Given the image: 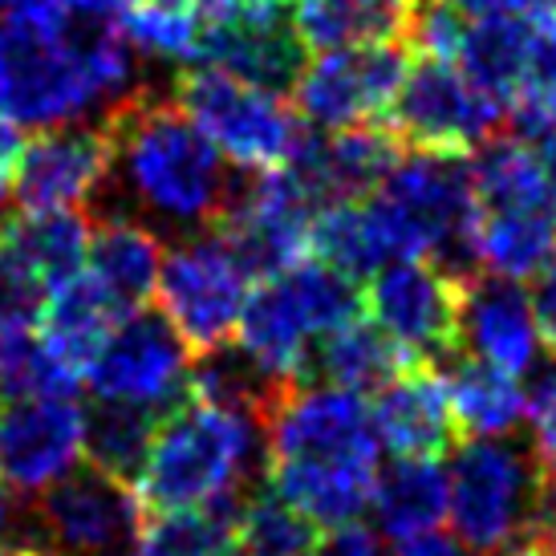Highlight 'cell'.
I'll return each mask as SVG.
<instances>
[{
  "label": "cell",
  "mask_w": 556,
  "mask_h": 556,
  "mask_svg": "<svg viewBox=\"0 0 556 556\" xmlns=\"http://www.w3.org/2000/svg\"><path fill=\"white\" fill-rule=\"evenodd\" d=\"M532 41H536V25L525 16H479V21H467L455 65L464 70L476 90H483L508 114L525 86Z\"/></svg>",
  "instance_id": "4316f807"
},
{
  "label": "cell",
  "mask_w": 556,
  "mask_h": 556,
  "mask_svg": "<svg viewBox=\"0 0 556 556\" xmlns=\"http://www.w3.org/2000/svg\"><path fill=\"white\" fill-rule=\"evenodd\" d=\"M504 110L476 90L455 62L418 58L390 106L387 126L418 155H471L500 130Z\"/></svg>",
  "instance_id": "8fae6325"
},
{
  "label": "cell",
  "mask_w": 556,
  "mask_h": 556,
  "mask_svg": "<svg viewBox=\"0 0 556 556\" xmlns=\"http://www.w3.org/2000/svg\"><path fill=\"white\" fill-rule=\"evenodd\" d=\"M410 362H418V357L406 354L399 341L382 333L374 321L357 317V321L341 325V329L313 341L301 382H325V387L354 390V394H378Z\"/></svg>",
  "instance_id": "d4e9b609"
},
{
  "label": "cell",
  "mask_w": 556,
  "mask_h": 556,
  "mask_svg": "<svg viewBox=\"0 0 556 556\" xmlns=\"http://www.w3.org/2000/svg\"><path fill=\"white\" fill-rule=\"evenodd\" d=\"M528 309H532V321H536V338H541V345L556 357V256L544 264L536 277H532V289H528Z\"/></svg>",
  "instance_id": "74e56055"
},
{
  "label": "cell",
  "mask_w": 556,
  "mask_h": 556,
  "mask_svg": "<svg viewBox=\"0 0 556 556\" xmlns=\"http://www.w3.org/2000/svg\"><path fill=\"white\" fill-rule=\"evenodd\" d=\"M93 556H139L130 544H118V548H106V553H93Z\"/></svg>",
  "instance_id": "c3c4849f"
},
{
  "label": "cell",
  "mask_w": 556,
  "mask_h": 556,
  "mask_svg": "<svg viewBox=\"0 0 556 556\" xmlns=\"http://www.w3.org/2000/svg\"><path fill=\"white\" fill-rule=\"evenodd\" d=\"M536 321L528 309L520 280L479 273L464 289V350L508 374H528L536 366Z\"/></svg>",
  "instance_id": "44dd1931"
},
{
  "label": "cell",
  "mask_w": 556,
  "mask_h": 556,
  "mask_svg": "<svg viewBox=\"0 0 556 556\" xmlns=\"http://www.w3.org/2000/svg\"><path fill=\"white\" fill-rule=\"evenodd\" d=\"M374 525L390 541H415L439 528L447 516V471L439 459H406L394 455L378 467L370 492Z\"/></svg>",
  "instance_id": "484cf974"
},
{
  "label": "cell",
  "mask_w": 556,
  "mask_h": 556,
  "mask_svg": "<svg viewBox=\"0 0 556 556\" xmlns=\"http://www.w3.org/2000/svg\"><path fill=\"white\" fill-rule=\"evenodd\" d=\"M86 410L78 399H21L0 410V483L13 495H41L81 464Z\"/></svg>",
  "instance_id": "ac0fdd59"
},
{
  "label": "cell",
  "mask_w": 556,
  "mask_h": 556,
  "mask_svg": "<svg viewBox=\"0 0 556 556\" xmlns=\"http://www.w3.org/2000/svg\"><path fill=\"white\" fill-rule=\"evenodd\" d=\"M163 252H167V244H163V236H159L151 224H142V219L130 216V212H106L90 232L86 273H90L126 313H139V309H147V301L155 296Z\"/></svg>",
  "instance_id": "7402d4cb"
},
{
  "label": "cell",
  "mask_w": 556,
  "mask_h": 556,
  "mask_svg": "<svg viewBox=\"0 0 556 556\" xmlns=\"http://www.w3.org/2000/svg\"><path fill=\"white\" fill-rule=\"evenodd\" d=\"M65 9H74V13H90V16H118L126 13L130 4H139V0H58Z\"/></svg>",
  "instance_id": "7bdbcfd3"
},
{
  "label": "cell",
  "mask_w": 556,
  "mask_h": 556,
  "mask_svg": "<svg viewBox=\"0 0 556 556\" xmlns=\"http://www.w3.org/2000/svg\"><path fill=\"white\" fill-rule=\"evenodd\" d=\"M500 556H556L553 544L544 541V536H525V541H516L511 548H504Z\"/></svg>",
  "instance_id": "ee69618b"
},
{
  "label": "cell",
  "mask_w": 556,
  "mask_h": 556,
  "mask_svg": "<svg viewBox=\"0 0 556 556\" xmlns=\"http://www.w3.org/2000/svg\"><path fill=\"white\" fill-rule=\"evenodd\" d=\"M139 90L118 16L25 0L0 13V114L25 130L81 123Z\"/></svg>",
  "instance_id": "6da1fadb"
},
{
  "label": "cell",
  "mask_w": 556,
  "mask_h": 556,
  "mask_svg": "<svg viewBox=\"0 0 556 556\" xmlns=\"http://www.w3.org/2000/svg\"><path fill=\"white\" fill-rule=\"evenodd\" d=\"M110 191L106 126H49L21 142L13 170V200L21 212H86Z\"/></svg>",
  "instance_id": "2e32d148"
},
{
  "label": "cell",
  "mask_w": 556,
  "mask_h": 556,
  "mask_svg": "<svg viewBox=\"0 0 556 556\" xmlns=\"http://www.w3.org/2000/svg\"><path fill=\"white\" fill-rule=\"evenodd\" d=\"M511 135L536 142L556 130V25H536L525 86L508 106Z\"/></svg>",
  "instance_id": "e575fe53"
},
{
  "label": "cell",
  "mask_w": 556,
  "mask_h": 556,
  "mask_svg": "<svg viewBox=\"0 0 556 556\" xmlns=\"http://www.w3.org/2000/svg\"><path fill=\"white\" fill-rule=\"evenodd\" d=\"M427 0H296V33L309 49L406 46Z\"/></svg>",
  "instance_id": "603a6c76"
},
{
  "label": "cell",
  "mask_w": 556,
  "mask_h": 556,
  "mask_svg": "<svg viewBox=\"0 0 556 556\" xmlns=\"http://www.w3.org/2000/svg\"><path fill=\"white\" fill-rule=\"evenodd\" d=\"M309 556H382V544H378L374 528H366L357 520V525L329 528L325 536H317Z\"/></svg>",
  "instance_id": "f35d334b"
},
{
  "label": "cell",
  "mask_w": 556,
  "mask_h": 556,
  "mask_svg": "<svg viewBox=\"0 0 556 556\" xmlns=\"http://www.w3.org/2000/svg\"><path fill=\"white\" fill-rule=\"evenodd\" d=\"M0 556H53L49 548L41 544H29V541H16V536H4L0 541Z\"/></svg>",
  "instance_id": "f6af8a7d"
},
{
  "label": "cell",
  "mask_w": 556,
  "mask_h": 556,
  "mask_svg": "<svg viewBox=\"0 0 556 556\" xmlns=\"http://www.w3.org/2000/svg\"><path fill=\"white\" fill-rule=\"evenodd\" d=\"M123 317V305L90 273H81V277L65 280L62 289H53L46 296V309H41L37 325H41V341L49 345V354L58 357L70 374L86 378L90 362L102 354V345L110 341V333L118 329Z\"/></svg>",
  "instance_id": "cb8c5ba5"
},
{
  "label": "cell",
  "mask_w": 556,
  "mask_h": 556,
  "mask_svg": "<svg viewBox=\"0 0 556 556\" xmlns=\"http://www.w3.org/2000/svg\"><path fill=\"white\" fill-rule=\"evenodd\" d=\"M0 406H4V399H0Z\"/></svg>",
  "instance_id": "f5cc1de1"
},
{
  "label": "cell",
  "mask_w": 556,
  "mask_h": 556,
  "mask_svg": "<svg viewBox=\"0 0 556 556\" xmlns=\"http://www.w3.org/2000/svg\"><path fill=\"white\" fill-rule=\"evenodd\" d=\"M305 41L277 0H200L191 65H212L261 90H293L305 70Z\"/></svg>",
  "instance_id": "9c48e42d"
},
{
  "label": "cell",
  "mask_w": 556,
  "mask_h": 556,
  "mask_svg": "<svg viewBox=\"0 0 556 556\" xmlns=\"http://www.w3.org/2000/svg\"><path fill=\"white\" fill-rule=\"evenodd\" d=\"M16 4H25V0H0V13H9V9H16Z\"/></svg>",
  "instance_id": "681fc988"
},
{
  "label": "cell",
  "mask_w": 556,
  "mask_h": 556,
  "mask_svg": "<svg viewBox=\"0 0 556 556\" xmlns=\"http://www.w3.org/2000/svg\"><path fill=\"white\" fill-rule=\"evenodd\" d=\"M159 431V415L139 410V406H123V402H98L86 415V443H81V459L110 479H118L126 488H135L147 467L151 443Z\"/></svg>",
  "instance_id": "4dcf8cb0"
},
{
  "label": "cell",
  "mask_w": 556,
  "mask_h": 556,
  "mask_svg": "<svg viewBox=\"0 0 556 556\" xmlns=\"http://www.w3.org/2000/svg\"><path fill=\"white\" fill-rule=\"evenodd\" d=\"M90 232L93 224L86 212H33V216L21 212L0 224V236L13 244L33 277L46 285V293L86 273Z\"/></svg>",
  "instance_id": "83f0119b"
},
{
  "label": "cell",
  "mask_w": 556,
  "mask_h": 556,
  "mask_svg": "<svg viewBox=\"0 0 556 556\" xmlns=\"http://www.w3.org/2000/svg\"><path fill=\"white\" fill-rule=\"evenodd\" d=\"M268 483V431L256 415L191 394L159 418L135 492L142 511L216 508L240 516L244 500Z\"/></svg>",
  "instance_id": "277c9868"
},
{
  "label": "cell",
  "mask_w": 556,
  "mask_h": 556,
  "mask_svg": "<svg viewBox=\"0 0 556 556\" xmlns=\"http://www.w3.org/2000/svg\"><path fill=\"white\" fill-rule=\"evenodd\" d=\"M406 70H410L406 46L325 49L317 62H305L293 86L296 118L313 130L387 123Z\"/></svg>",
  "instance_id": "4fadbf2b"
},
{
  "label": "cell",
  "mask_w": 556,
  "mask_h": 556,
  "mask_svg": "<svg viewBox=\"0 0 556 556\" xmlns=\"http://www.w3.org/2000/svg\"><path fill=\"white\" fill-rule=\"evenodd\" d=\"M528 415H532V447L541 455L544 471L556 479V366L536 378L528 394Z\"/></svg>",
  "instance_id": "8d00e7d4"
},
{
  "label": "cell",
  "mask_w": 556,
  "mask_h": 556,
  "mask_svg": "<svg viewBox=\"0 0 556 556\" xmlns=\"http://www.w3.org/2000/svg\"><path fill=\"white\" fill-rule=\"evenodd\" d=\"M236 541L256 556H309L317 544V525L264 483L261 492L248 495L236 516Z\"/></svg>",
  "instance_id": "836d02e7"
},
{
  "label": "cell",
  "mask_w": 556,
  "mask_h": 556,
  "mask_svg": "<svg viewBox=\"0 0 556 556\" xmlns=\"http://www.w3.org/2000/svg\"><path fill=\"white\" fill-rule=\"evenodd\" d=\"M374 434L390 455L443 459L459 447V422L451 410L447 378L431 362H410L370 402Z\"/></svg>",
  "instance_id": "d6986e66"
},
{
  "label": "cell",
  "mask_w": 556,
  "mask_h": 556,
  "mask_svg": "<svg viewBox=\"0 0 556 556\" xmlns=\"http://www.w3.org/2000/svg\"><path fill=\"white\" fill-rule=\"evenodd\" d=\"M151 4H163V9H195L200 0H151Z\"/></svg>",
  "instance_id": "7dc6e473"
},
{
  "label": "cell",
  "mask_w": 556,
  "mask_h": 556,
  "mask_svg": "<svg viewBox=\"0 0 556 556\" xmlns=\"http://www.w3.org/2000/svg\"><path fill=\"white\" fill-rule=\"evenodd\" d=\"M447 394L459 434H471V439L516 434L520 418L528 415V394L520 378L483 357L459 354V362L447 374Z\"/></svg>",
  "instance_id": "f546056e"
},
{
  "label": "cell",
  "mask_w": 556,
  "mask_h": 556,
  "mask_svg": "<svg viewBox=\"0 0 556 556\" xmlns=\"http://www.w3.org/2000/svg\"><path fill=\"white\" fill-rule=\"evenodd\" d=\"M33 520L58 556H93L130 544L142 528V500L106 471L81 459L33 504Z\"/></svg>",
  "instance_id": "9a60e30c"
},
{
  "label": "cell",
  "mask_w": 556,
  "mask_h": 556,
  "mask_svg": "<svg viewBox=\"0 0 556 556\" xmlns=\"http://www.w3.org/2000/svg\"><path fill=\"white\" fill-rule=\"evenodd\" d=\"M16 155H21V135H16V126L0 114V224H4V203L13 200Z\"/></svg>",
  "instance_id": "ab89813d"
},
{
  "label": "cell",
  "mask_w": 556,
  "mask_h": 556,
  "mask_svg": "<svg viewBox=\"0 0 556 556\" xmlns=\"http://www.w3.org/2000/svg\"><path fill=\"white\" fill-rule=\"evenodd\" d=\"M0 399H78V374L49 354L33 325H9L0 329Z\"/></svg>",
  "instance_id": "1f68e13d"
},
{
  "label": "cell",
  "mask_w": 556,
  "mask_h": 556,
  "mask_svg": "<svg viewBox=\"0 0 556 556\" xmlns=\"http://www.w3.org/2000/svg\"><path fill=\"white\" fill-rule=\"evenodd\" d=\"M370 200L382 212L394 261L427 256L459 280L483 273L476 256V191L464 155H402Z\"/></svg>",
  "instance_id": "8992f818"
},
{
  "label": "cell",
  "mask_w": 556,
  "mask_h": 556,
  "mask_svg": "<svg viewBox=\"0 0 556 556\" xmlns=\"http://www.w3.org/2000/svg\"><path fill=\"white\" fill-rule=\"evenodd\" d=\"M170 98L212 139L219 155L252 175L285 167L305 135V123L280 93L261 90L212 65L179 70L170 81Z\"/></svg>",
  "instance_id": "52a82bcc"
},
{
  "label": "cell",
  "mask_w": 556,
  "mask_h": 556,
  "mask_svg": "<svg viewBox=\"0 0 556 556\" xmlns=\"http://www.w3.org/2000/svg\"><path fill=\"white\" fill-rule=\"evenodd\" d=\"M236 516L216 508L159 511L151 525L139 528L135 553L139 556H232Z\"/></svg>",
  "instance_id": "d6a6232c"
},
{
  "label": "cell",
  "mask_w": 556,
  "mask_h": 556,
  "mask_svg": "<svg viewBox=\"0 0 556 556\" xmlns=\"http://www.w3.org/2000/svg\"><path fill=\"white\" fill-rule=\"evenodd\" d=\"M313 341H317V329L289 273L256 280V289L244 301L240 325H236V345L244 350L248 362L261 366L273 382L293 387L305 374Z\"/></svg>",
  "instance_id": "ffe728a7"
},
{
  "label": "cell",
  "mask_w": 556,
  "mask_h": 556,
  "mask_svg": "<svg viewBox=\"0 0 556 556\" xmlns=\"http://www.w3.org/2000/svg\"><path fill=\"white\" fill-rule=\"evenodd\" d=\"M126 46L159 58V62H191L195 49V9H163V4H130L118 13Z\"/></svg>",
  "instance_id": "d590c367"
},
{
  "label": "cell",
  "mask_w": 556,
  "mask_h": 556,
  "mask_svg": "<svg viewBox=\"0 0 556 556\" xmlns=\"http://www.w3.org/2000/svg\"><path fill=\"white\" fill-rule=\"evenodd\" d=\"M248 285H252V277L216 228L200 236H184L179 244H170L163 252V268H159L155 285L159 313L184 338L191 357H203L236 338Z\"/></svg>",
  "instance_id": "ba28073f"
},
{
  "label": "cell",
  "mask_w": 556,
  "mask_h": 556,
  "mask_svg": "<svg viewBox=\"0 0 556 556\" xmlns=\"http://www.w3.org/2000/svg\"><path fill=\"white\" fill-rule=\"evenodd\" d=\"M317 216L313 200L296 187L285 167L261 170L244 187H236L228 216L216 232L232 244L252 280L289 273L293 264L309 261V224Z\"/></svg>",
  "instance_id": "5bb4252c"
},
{
  "label": "cell",
  "mask_w": 556,
  "mask_h": 556,
  "mask_svg": "<svg viewBox=\"0 0 556 556\" xmlns=\"http://www.w3.org/2000/svg\"><path fill=\"white\" fill-rule=\"evenodd\" d=\"M399 556H471L464 541L455 536H439V532H427V536H415V541H402Z\"/></svg>",
  "instance_id": "60d3db41"
},
{
  "label": "cell",
  "mask_w": 556,
  "mask_h": 556,
  "mask_svg": "<svg viewBox=\"0 0 556 556\" xmlns=\"http://www.w3.org/2000/svg\"><path fill=\"white\" fill-rule=\"evenodd\" d=\"M232 556H256V553H248V548H240V541H236V548H232Z\"/></svg>",
  "instance_id": "f907efd6"
},
{
  "label": "cell",
  "mask_w": 556,
  "mask_h": 556,
  "mask_svg": "<svg viewBox=\"0 0 556 556\" xmlns=\"http://www.w3.org/2000/svg\"><path fill=\"white\" fill-rule=\"evenodd\" d=\"M532 147H536V155H541L544 187H548V212H553V228H556V130L544 135V139H536Z\"/></svg>",
  "instance_id": "b9f144b4"
},
{
  "label": "cell",
  "mask_w": 556,
  "mask_h": 556,
  "mask_svg": "<svg viewBox=\"0 0 556 556\" xmlns=\"http://www.w3.org/2000/svg\"><path fill=\"white\" fill-rule=\"evenodd\" d=\"M556 479L544 471L532 443L516 434L467 439L447 471V516L455 541L471 556H500L525 536H536Z\"/></svg>",
  "instance_id": "5b68a950"
},
{
  "label": "cell",
  "mask_w": 556,
  "mask_h": 556,
  "mask_svg": "<svg viewBox=\"0 0 556 556\" xmlns=\"http://www.w3.org/2000/svg\"><path fill=\"white\" fill-rule=\"evenodd\" d=\"M464 289L467 280L451 277L427 256H410L382 264L366 280L362 301L374 325L406 354L439 366L464 354Z\"/></svg>",
  "instance_id": "30bf717a"
},
{
  "label": "cell",
  "mask_w": 556,
  "mask_h": 556,
  "mask_svg": "<svg viewBox=\"0 0 556 556\" xmlns=\"http://www.w3.org/2000/svg\"><path fill=\"white\" fill-rule=\"evenodd\" d=\"M195 357L163 313H126L102 354L90 362L86 382L98 402H123L151 415H170L191 399Z\"/></svg>",
  "instance_id": "7c38bea8"
},
{
  "label": "cell",
  "mask_w": 556,
  "mask_h": 556,
  "mask_svg": "<svg viewBox=\"0 0 556 556\" xmlns=\"http://www.w3.org/2000/svg\"><path fill=\"white\" fill-rule=\"evenodd\" d=\"M402 147L387 123L350 130H305L285 170L321 212L329 203L370 200L402 163Z\"/></svg>",
  "instance_id": "e0dca14e"
},
{
  "label": "cell",
  "mask_w": 556,
  "mask_h": 556,
  "mask_svg": "<svg viewBox=\"0 0 556 556\" xmlns=\"http://www.w3.org/2000/svg\"><path fill=\"white\" fill-rule=\"evenodd\" d=\"M268 488L317 528L357 525L378 476V434L366 394L293 382L264 418Z\"/></svg>",
  "instance_id": "3957f363"
},
{
  "label": "cell",
  "mask_w": 556,
  "mask_h": 556,
  "mask_svg": "<svg viewBox=\"0 0 556 556\" xmlns=\"http://www.w3.org/2000/svg\"><path fill=\"white\" fill-rule=\"evenodd\" d=\"M110 135V187L142 224L175 236L219 228L236 200L228 163L175 98L139 86L102 118Z\"/></svg>",
  "instance_id": "7a4b0ae2"
},
{
  "label": "cell",
  "mask_w": 556,
  "mask_h": 556,
  "mask_svg": "<svg viewBox=\"0 0 556 556\" xmlns=\"http://www.w3.org/2000/svg\"><path fill=\"white\" fill-rule=\"evenodd\" d=\"M13 520H16V504H13V492L0 483V541L9 536V528H13Z\"/></svg>",
  "instance_id": "bcb514c9"
},
{
  "label": "cell",
  "mask_w": 556,
  "mask_h": 556,
  "mask_svg": "<svg viewBox=\"0 0 556 556\" xmlns=\"http://www.w3.org/2000/svg\"><path fill=\"white\" fill-rule=\"evenodd\" d=\"M277 4H289V0H277Z\"/></svg>",
  "instance_id": "816d5d0a"
},
{
  "label": "cell",
  "mask_w": 556,
  "mask_h": 556,
  "mask_svg": "<svg viewBox=\"0 0 556 556\" xmlns=\"http://www.w3.org/2000/svg\"><path fill=\"white\" fill-rule=\"evenodd\" d=\"M309 256L350 280H370L394 261L390 232L374 200H345L321 207L309 224Z\"/></svg>",
  "instance_id": "f1b7e54d"
}]
</instances>
